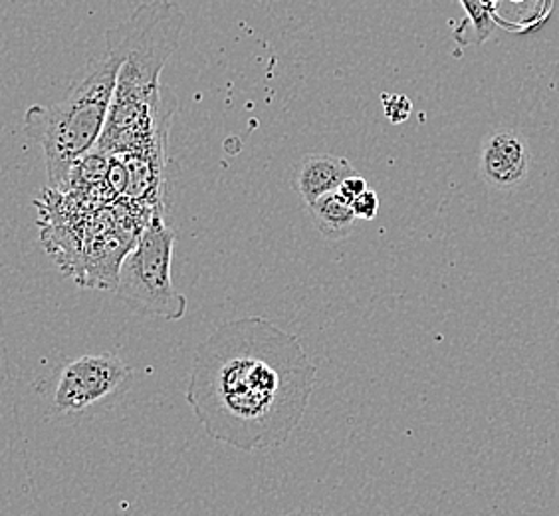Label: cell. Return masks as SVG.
<instances>
[{"instance_id":"8fae6325","label":"cell","mask_w":559,"mask_h":516,"mask_svg":"<svg viewBox=\"0 0 559 516\" xmlns=\"http://www.w3.org/2000/svg\"><path fill=\"white\" fill-rule=\"evenodd\" d=\"M383 106H385V114L393 121H405V118L399 112H403L409 118L411 102L405 96H385L383 97Z\"/></svg>"},{"instance_id":"277c9868","label":"cell","mask_w":559,"mask_h":516,"mask_svg":"<svg viewBox=\"0 0 559 516\" xmlns=\"http://www.w3.org/2000/svg\"><path fill=\"white\" fill-rule=\"evenodd\" d=\"M175 241V231L155 211L123 258L116 294L133 313L163 320H181L187 314V298L173 284Z\"/></svg>"},{"instance_id":"5b68a950","label":"cell","mask_w":559,"mask_h":516,"mask_svg":"<svg viewBox=\"0 0 559 516\" xmlns=\"http://www.w3.org/2000/svg\"><path fill=\"white\" fill-rule=\"evenodd\" d=\"M131 379L133 370L118 355H82L62 367L56 379L52 403L64 415L86 413L130 386Z\"/></svg>"},{"instance_id":"6da1fadb","label":"cell","mask_w":559,"mask_h":516,"mask_svg":"<svg viewBox=\"0 0 559 516\" xmlns=\"http://www.w3.org/2000/svg\"><path fill=\"white\" fill-rule=\"evenodd\" d=\"M316 376L298 336L264 316L233 318L197 348L187 403L215 442L269 452L298 430Z\"/></svg>"},{"instance_id":"9c48e42d","label":"cell","mask_w":559,"mask_h":516,"mask_svg":"<svg viewBox=\"0 0 559 516\" xmlns=\"http://www.w3.org/2000/svg\"><path fill=\"white\" fill-rule=\"evenodd\" d=\"M352 207L357 221H373L379 213V197L373 189H367L366 194L355 199Z\"/></svg>"},{"instance_id":"7c38bea8","label":"cell","mask_w":559,"mask_h":516,"mask_svg":"<svg viewBox=\"0 0 559 516\" xmlns=\"http://www.w3.org/2000/svg\"><path fill=\"white\" fill-rule=\"evenodd\" d=\"M284 516H322L320 513H312V511H296V513H290V515Z\"/></svg>"},{"instance_id":"8992f818","label":"cell","mask_w":559,"mask_h":516,"mask_svg":"<svg viewBox=\"0 0 559 516\" xmlns=\"http://www.w3.org/2000/svg\"><path fill=\"white\" fill-rule=\"evenodd\" d=\"M530 165L532 151L516 131H496L480 151V175L486 184L500 191L524 184Z\"/></svg>"},{"instance_id":"30bf717a","label":"cell","mask_w":559,"mask_h":516,"mask_svg":"<svg viewBox=\"0 0 559 516\" xmlns=\"http://www.w3.org/2000/svg\"><path fill=\"white\" fill-rule=\"evenodd\" d=\"M367 189H369V185H367L366 179H364L359 173H355V175L345 179L342 187L337 189V194L342 195L345 201L354 203L355 199H357L359 195L366 194Z\"/></svg>"},{"instance_id":"7a4b0ae2","label":"cell","mask_w":559,"mask_h":516,"mask_svg":"<svg viewBox=\"0 0 559 516\" xmlns=\"http://www.w3.org/2000/svg\"><path fill=\"white\" fill-rule=\"evenodd\" d=\"M121 64L118 50L106 46L102 55L87 60L58 102L26 112L24 131L43 148L52 191L70 184L78 163L92 153L108 128Z\"/></svg>"},{"instance_id":"ba28073f","label":"cell","mask_w":559,"mask_h":516,"mask_svg":"<svg viewBox=\"0 0 559 516\" xmlns=\"http://www.w3.org/2000/svg\"><path fill=\"white\" fill-rule=\"evenodd\" d=\"M308 209L312 213L313 225L323 238L344 241L354 233L355 223H357L354 207L337 191L323 195L318 201L308 204Z\"/></svg>"},{"instance_id":"3957f363","label":"cell","mask_w":559,"mask_h":516,"mask_svg":"<svg viewBox=\"0 0 559 516\" xmlns=\"http://www.w3.org/2000/svg\"><path fill=\"white\" fill-rule=\"evenodd\" d=\"M183 26L185 14L179 4L151 0L106 33V46L123 58L106 131H140L159 118L171 96H162L165 87L159 84V75L179 48Z\"/></svg>"},{"instance_id":"52a82bcc","label":"cell","mask_w":559,"mask_h":516,"mask_svg":"<svg viewBox=\"0 0 559 516\" xmlns=\"http://www.w3.org/2000/svg\"><path fill=\"white\" fill-rule=\"evenodd\" d=\"M355 167L345 157L328 153H310L301 160L296 169V189L306 204H312L320 197L337 191L347 177L355 175Z\"/></svg>"}]
</instances>
